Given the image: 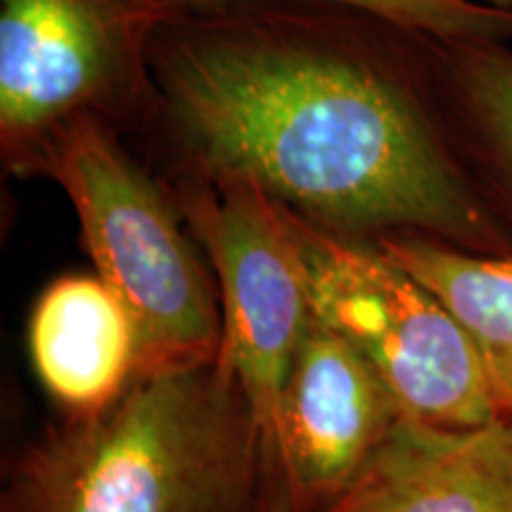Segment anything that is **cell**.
Wrapping results in <instances>:
<instances>
[{
	"label": "cell",
	"instance_id": "9",
	"mask_svg": "<svg viewBox=\"0 0 512 512\" xmlns=\"http://www.w3.org/2000/svg\"><path fill=\"white\" fill-rule=\"evenodd\" d=\"M31 363L67 418L112 406L138 375L133 320L93 275H62L43 290L29 318Z\"/></svg>",
	"mask_w": 512,
	"mask_h": 512
},
{
	"label": "cell",
	"instance_id": "5",
	"mask_svg": "<svg viewBox=\"0 0 512 512\" xmlns=\"http://www.w3.org/2000/svg\"><path fill=\"white\" fill-rule=\"evenodd\" d=\"M290 221L313 316L368 358L403 413L444 430L498 420L470 337L425 285L373 242L342 238L294 211Z\"/></svg>",
	"mask_w": 512,
	"mask_h": 512
},
{
	"label": "cell",
	"instance_id": "11",
	"mask_svg": "<svg viewBox=\"0 0 512 512\" xmlns=\"http://www.w3.org/2000/svg\"><path fill=\"white\" fill-rule=\"evenodd\" d=\"M425 285L467 332L498 418L512 422V254H479L420 235L373 240Z\"/></svg>",
	"mask_w": 512,
	"mask_h": 512
},
{
	"label": "cell",
	"instance_id": "3",
	"mask_svg": "<svg viewBox=\"0 0 512 512\" xmlns=\"http://www.w3.org/2000/svg\"><path fill=\"white\" fill-rule=\"evenodd\" d=\"M60 185L95 273L133 320L138 375L219 358L221 299L181 228L174 200L105 121L81 117L48 140L34 176Z\"/></svg>",
	"mask_w": 512,
	"mask_h": 512
},
{
	"label": "cell",
	"instance_id": "8",
	"mask_svg": "<svg viewBox=\"0 0 512 512\" xmlns=\"http://www.w3.org/2000/svg\"><path fill=\"white\" fill-rule=\"evenodd\" d=\"M323 512H512V422L444 430L403 415L358 482Z\"/></svg>",
	"mask_w": 512,
	"mask_h": 512
},
{
	"label": "cell",
	"instance_id": "1",
	"mask_svg": "<svg viewBox=\"0 0 512 512\" xmlns=\"http://www.w3.org/2000/svg\"><path fill=\"white\" fill-rule=\"evenodd\" d=\"M169 176L245 181L313 226L512 254L453 155L411 31L328 0L185 8L150 53Z\"/></svg>",
	"mask_w": 512,
	"mask_h": 512
},
{
	"label": "cell",
	"instance_id": "10",
	"mask_svg": "<svg viewBox=\"0 0 512 512\" xmlns=\"http://www.w3.org/2000/svg\"><path fill=\"white\" fill-rule=\"evenodd\" d=\"M422 83L453 155L512 235V48L411 34Z\"/></svg>",
	"mask_w": 512,
	"mask_h": 512
},
{
	"label": "cell",
	"instance_id": "7",
	"mask_svg": "<svg viewBox=\"0 0 512 512\" xmlns=\"http://www.w3.org/2000/svg\"><path fill=\"white\" fill-rule=\"evenodd\" d=\"M403 415L368 358L311 316L294 351L278 415L287 510L323 512L339 501Z\"/></svg>",
	"mask_w": 512,
	"mask_h": 512
},
{
	"label": "cell",
	"instance_id": "4",
	"mask_svg": "<svg viewBox=\"0 0 512 512\" xmlns=\"http://www.w3.org/2000/svg\"><path fill=\"white\" fill-rule=\"evenodd\" d=\"M183 0H0V155L34 176L38 155L81 117L121 131L150 112V53Z\"/></svg>",
	"mask_w": 512,
	"mask_h": 512
},
{
	"label": "cell",
	"instance_id": "6",
	"mask_svg": "<svg viewBox=\"0 0 512 512\" xmlns=\"http://www.w3.org/2000/svg\"><path fill=\"white\" fill-rule=\"evenodd\" d=\"M166 190L214 268L223 325L219 358L245 392L280 470V399L313 316L290 211L245 181L169 176Z\"/></svg>",
	"mask_w": 512,
	"mask_h": 512
},
{
	"label": "cell",
	"instance_id": "12",
	"mask_svg": "<svg viewBox=\"0 0 512 512\" xmlns=\"http://www.w3.org/2000/svg\"><path fill=\"white\" fill-rule=\"evenodd\" d=\"M188 8L238 3V0H183ZM373 12L411 34L444 41L512 43V12L470 3V0H328Z\"/></svg>",
	"mask_w": 512,
	"mask_h": 512
},
{
	"label": "cell",
	"instance_id": "2",
	"mask_svg": "<svg viewBox=\"0 0 512 512\" xmlns=\"http://www.w3.org/2000/svg\"><path fill=\"white\" fill-rule=\"evenodd\" d=\"M5 512H290L233 373L136 375L105 411L67 418L19 458Z\"/></svg>",
	"mask_w": 512,
	"mask_h": 512
},
{
	"label": "cell",
	"instance_id": "13",
	"mask_svg": "<svg viewBox=\"0 0 512 512\" xmlns=\"http://www.w3.org/2000/svg\"><path fill=\"white\" fill-rule=\"evenodd\" d=\"M470 3L489 5V8H498V10H510V12H512V0H470Z\"/></svg>",
	"mask_w": 512,
	"mask_h": 512
}]
</instances>
